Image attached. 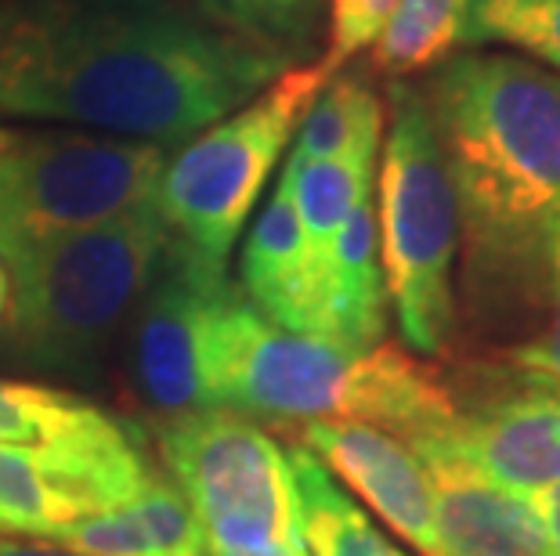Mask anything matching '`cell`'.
Segmentation results:
<instances>
[{
	"label": "cell",
	"mask_w": 560,
	"mask_h": 556,
	"mask_svg": "<svg viewBox=\"0 0 560 556\" xmlns=\"http://www.w3.org/2000/svg\"><path fill=\"white\" fill-rule=\"evenodd\" d=\"M91 517L33 448L0 445V531L51 542L77 520Z\"/></svg>",
	"instance_id": "obj_19"
},
{
	"label": "cell",
	"mask_w": 560,
	"mask_h": 556,
	"mask_svg": "<svg viewBox=\"0 0 560 556\" xmlns=\"http://www.w3.org/2000/svg\"><path fill=\"white\" fill-rule=\"evenodd\" d=\"M434 437L481 477L532 502L560 481V390L524 387L492 405L459 412Z\"/></svg>",
	"instance_id": "obj_12"
},
{
	"label": "cell",
	"mask_w": 560,
	"mask_h": 556,
	"mask_svg": "<svg viewBox=\"0 0 560 556\" xmlns=\"http://www.w3.org/2000/svg\"><path fill=\"white\" fill-rule=\"evenodd\" d=\"M296 445L348 484L401 542L420 556H438L431 477L401 437L359 419H307Z\"/></svg>",
	"instance_id": "obj_10"
},
{
	"label": "cell",
	"mask_w": 560,
	"mask_h": 556,
	"mask_svg": "<svg viewBox=\"0 0 560 556\" xmlns=\"http://www.w3.org/2000/svg\"><path fill=\"white\" fill-rule=\"evenodd\" d=\"M240 293L271 326L318 336L315 268L282 174L243 242Z\"/></svg>",
	"instance_id": "obj_13"
},
{
	"label": "cell",
	"mask_w": 560,
	"mask_h": 556,
	"mask_svg": "<svg viewBox=\"0 0 560 556\" xmlns=\"http://www.w3.org/2000/svg\"><path fill=\"white\" fill-rule=\"evenodd\" d=\"M232 289L229 268L196 257L171 235L124 329V369L135 398L160 419L207 409L202 326Z\"/></svg>",
	"instance_id": "obj_9"
},
{
	"label": "cell",
	"mask_w": 560,
	"mask_h": 556,
	"mask_svg": "<svg viewBox=\"0 0 560 556\" xmlns=\"http://www.w3.org/2000/svg\"><path fill=\"white\" fill-rule=\"evenodd\" d=\"M293 69L192 0H0V123L77 127L166 152Z\"/></svg>",
	"instance_id": "obj_1"
},
{
	"label": "cell",
	"mask_w": 560,
	"mask_h": 556,
	"mask_svg": "<svg viewBox=\"0 0 560 556\" xmlns=\"http://www.w3.org/2000/svg\"><path fill=\"white\" fill-rule=\"evenodd\" d=\"M542 300L550 304V318L532 340L506 351V365L524 387L560 390V235L550 246V257H546Z\"/></svg>",
	"instance_id": "obj_25"
},
{
	"label": "cell",
	"mask_w": 560,
	"mask_h": 556,
	"mask_svg": "<svg viewBox=\"0 0 560 556\" xmlns=\"http://www.w3.org/2000/svg\"><path fill=\"white\" fill-rule=\"evenodd\" d=\"M213 22L276 47L293 66L315 58L326 29V0H192Z\"/></svg>",
	"instance_id": "obj_22"
},
{
	"label": "cell",
	"mask_w": 560,
	"mask_h": 556,
	"mask_svg": "<svg viewBox=\"0 0 560 556\" xmlns=\"http://www.w3.org/2000/svg\"><path fill=\"white\" fill-rule=\"evenodd\" d=\"M166 242L171 232L156 203H145L8 264L11 311L0 329V362L51 380H102Z\"/></svg>",
	"instance_id": "obj_4"
},
{
	"label": "cell",
	"mask_w": 560,
	"mask_h": 556,
	"mask_svg": "<svg viewBox=\"0 0 560 556\" xmlns=\"http://www.w3.org/2000/svg\"><path fill=\"white\" fill-rule=\"evenodd\" d=\"M384 130L387 105L380 91L359 69H337L307 105L293 134L290 159H343L376 167Z\"/></svg>",
	"instance_id": "obj_16"
},
{
	"label": "cell",
	"mask_w": 560,
	"mask_h": 556,
	"mask_svg": "<svg viewBox=\"0 0 560 556\" xmlns=\"http://www.w3.org/2000/svg\"><path fill=\"white\" fill-rule=\"evenodd\" d=\"M387 304L373 192L351 210L318 271V336L348 351H373L387 340Z\"/></svg>",
	"instance_id": "obj_14"
},
{
	"label": "cell",
	"mask_w": 560,
	"mask_h": 556,
	"mask_svg": "<svg viewBox=\"0 0 560 556\" xmlns=\"http://www.w3.org/2000/svg\"><path fill=\"white\" fill-rule=\"evenodd\" d=\"M532 506H535V513H539V520H542L550 553L560 556V481L553 484V488H546L542 495H535Z\"/></svg>",
	"instance_id": "obj_26"
},
{
	"label": "cell",
	"mask_w": 560,
	"mask_h": 556,
	"mask_svg": "<svg viewBox=\"0 0 560 556\" xmlns=\"http://www.w3.org/2000/svg\"><path fill=\"white\" fill-rule=\"evenodd\" d=\"M156 452L210 556H307L290 456L249 416L199 409L160 419Z\"/></svg>",
	"instance_id": "obj_8"
},
{
	"label": "cell",
	"mask_w": 560,
	"mask_h": 556,
	"mask_svg": "<svg viewBox=\"0 0 560 556\" xmlns=\"http://www.w3.org/2000/svg\"><path fill=\"white\" fill-rule=\"evenodd\" d=\"M409 448L431 477L438 556H553L528 499L481 477L438 437Z\"/></svg>",
	"instance_id": "obj_11"
},
{
	"label": "cell",
	"mask_w": 560,
	"mask_h": 556,
	"mask_svg": "<svg viewBox=\"0 0 560 556\" xmlns=\"http://www.w3.org/2000/svg\"><path fill=\"white\" fill-rule=\"evenodd\" d=\"M199 556H207V553H199Z\"/></svg>",
	"instance_id": "obj_29"
},
{
	"label": "cell",
	"mask_w": 560,
	"mask_h": 556,
	"mask_svg": "<svg viewBox=\"0 0 560 556\" xmlns=\"http://www.w3.org/2000/svg\"><path fill=\"white\" fill-rule=\"evenodd\" d=\"M8 311H11V279H8L4 264H0V329L8 322Z\"/></svg>",
	"instance_id": "obj_28"
},
{
	"label": "cell",
	"mask_w": 560,
	"mask_h": 556,
	"mask_svg": "<svg viewBox=\"0 0 560 556\" xmlns=\"http://www.w3.org/2000/svg\"><path fill=\"white\" fill-rule=\"evenodd\" d=\"M80 556H199L207 553L192 506L171 477L156 473L135 499L83 517L51 539Z\"/></svg>",
	"instance_id": "obj_15"
},
{
	"label": "cell",
	"mask_w": 560,
	"mask_h": 556,
	"mask_svg": "<svg viewBox=\"0 0 560 556\" xmlns=\"http://www.w3.org/2000/svg\"><path fill=\"white\" fill-rule=\"evenodd\" d=\"M470 0H398L373 47V69L390 80L427 73L463 47Z\"/></svg>",
	"instance_id": "obj_20"
},
{
	"label": "cell",
	"mask_w": 560,
	"mask_h": 556,
	"mask_svg": "<svg viewBox=\"0 0 560 556\" xmlns=\"http://www.w3.org/2000/svg\"><path fill=\"white\" fill-rule=\"evenodd\" d=\"M0 556H80L55 542H19V539H0Z\"/></svg>",
	"instance_id": "obj_27"
},
{
	"label": "cell",
	"mask_w": 560,
	"mask_h": 556,
	"mask_svg": "<svg viewBox=\"0 0 560 556\" xmlns=\"http://www.w3.org/2000/svg\"><path fill=\"white\" fill-rule=\"evenodd\" d=\"M326 80L329 73L318 62L285 69L257 98L166 156L152 203L177 242L210 264L229 268L257 199L265 196Z\"/></svg>",
	"instance_id": "obj_7"
},
{
	"label": "cell",
	"mask_w": 560,
	"mask_h": 556,
	"mask_svg": "<svg viewBox=\"0 0 560 556\" xmlns=\"http://www.w3.org/2000/svg\"><path fill=\"white\" fill-rule=\"evenodd\" d=\"M376 232L387 300L405 347L448 351L459 326V206L420 84L390 80L387 130L376 163Z\"/></svg>",
	"instance_id": "obj_5"
},
{
	"label": "cell",
	"mask_w": 560,
	"mask_h": 556,
	"mask_svg": "<svg viewBox=\"0 0 560 556\" xmlns=\"http://www.w3.org/2000/svg\"><path fill=\"white\" fill-rule=\"evenodd\" d=\"M102 416L105 409L69 394V390L0 376V445L55 448L69 437L91 430Z\"/></svg>",
	"instance_id": "obj_21"
},
{
	"label": "cell",
	"mask_w": 560,
	"mask_h": 556,
	"mask_svg": "<svg viewBox=\"0 0 560 556\" xmlns=\"http://www.w3.org/2000/svg\"><path fill=\"white\" fill-rule=\"evenodd\" d=\"M285 456L296 484L307 556H409L376 528V520L340 488V481L304 445H290Z\"/></svg>",
	"instance_id": "obj_17"
},
{
	"label": "cell",
	"mask_w": 560,
	"mask_h": 556,
	"mask_svg": "<svg viewBox=\"0 0 560 556\" xmlns=\"http://www.w3.org/2000/svg\"><path fill=\"white\" fill-rule=\"evenodd\" d=\"M398 0H326V47L318 66L332 76L348 69L369 47H376Z\"/></svg>",
	"instance_id": "obj_24"
},
{
	"label": "cell",
	"mask_w": 560,
	"mask_h": 556,
	"mask_svg": "<svg viewBox=\"0 0 560 556\" xmlns=\"http://www.w3.org/2000/svg\"><path fill=\"white\" fill-rule=\"evenodd\" d=\"M207 409L265 419H359L416 445L445 434L459 409L438 372L398 343L348 351L271 326L240 286L202 326Z\"/></svg>",
	"instance_id": "obj_3"
},
{
	"label": "cell",
	"mask_w": 560,
	"mask_h": 556,
	"mask_svg": "<svg viewBox=\"0 0 560 556\" xmlns=\"http://www.w3.org/2000/svg\"><path fill=\"white\" fill-rule=\"evenodd\" d=\"M282 181L290 188L296 221H301L307 257L318 271L326 264V253L340 228L348 224L351 210L362 203L365 196L376 192V167L369 163H343V159H290L285 156Z\"/></svg>",
	"instance_id": "obj_18"
},
{
	"label": "cell",
	"mask_w": 560,
	"mask_h": 556,
	"mask_svg": "<svg viewBox=\"0 0 560 556\" xmlns=\"http://www.w3.org/2000/svg\"><path fill=\"white\" fill-rule=\"evenodd\" d=\"M420 91L456 188L470 300H542L560 235V73L506 51H456Z\"/></svg>",
	"instance_id": "obj_2"
},
{
	"label": "cell",
	"mask_w": 560,
	"mask_h": 556,
	"mask_svg": "<svg viewBox=\"0 0 560 556\" xmlns=\"http://www.w3.org/2000/svg\"><path fill=\"white\" fill-rule=\"evenodd\" d=\"M467 47H514L528 62L560 73V0H470Z\"/></svg>",
	"instance_id": "obj_23"
},
{
	"label": "cell",
	"mask_w": 560,
	"mask_h": 556,
	"mask_svg": "<svg viewBox=\"0 0 560 556\" xmlns=\"http://www.w3.org/2000/svg\"><path fill=\"white\" fill-rule=\"evenodd\" d=\"M166 156L94 130L0 123V264L152 203Z\"/></svg>",
	"instance_id": "obj_6"
}]
</instances>
